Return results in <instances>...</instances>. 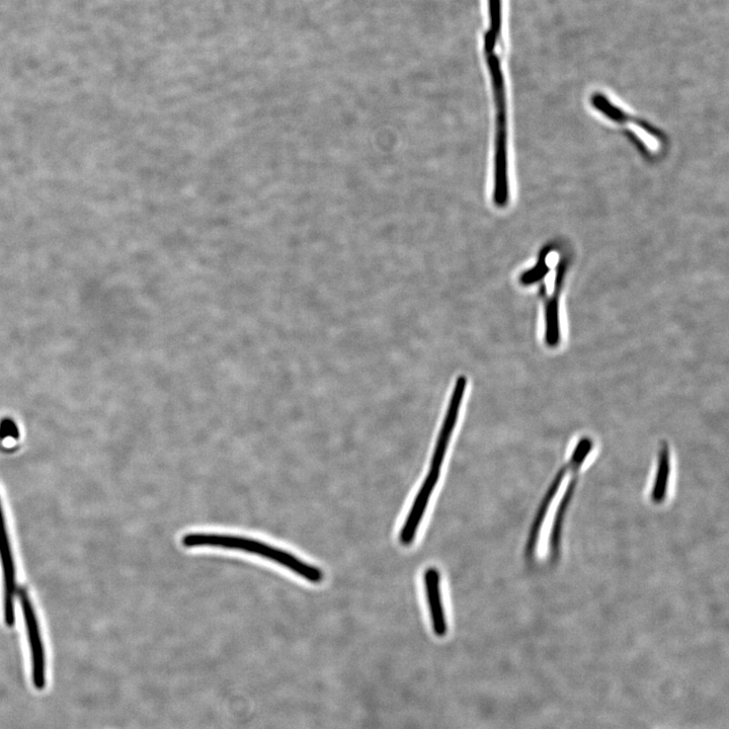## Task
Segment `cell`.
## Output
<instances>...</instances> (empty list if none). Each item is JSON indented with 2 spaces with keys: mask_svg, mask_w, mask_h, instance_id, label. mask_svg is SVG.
Returning <instances> with one entry per match:
<instances>
[{
  "mask_svg": "<svg viewBox=\"0 0 729 729\" xmlns=\"http://www.w3.org/2000/svg\"><path fill=\"white\" fill-rule=\"evenodd\" d=\"M465 389L466 379L461 376L458 378L452 392L447 414L435 446L428 473L399 532V542L404 547H409L415 542L420 526L424 521L428 507L439 483L449 443L459 416Z\"/></svg>",
  "mask_w": 729,
  "mask_h": 729,
  "instance_id": "1",
  "label": "cell"
},
{
  "mask_svg": "<svg viewBox=\"0 0 729 729\" xmlns=\"http://www.w3.org/2000/svg\"><path fill=\"white\" fill-rule=\"evenodd\" d=\"M182 544L186 548L210 547L254 554L285 567L313 585L321 584L324 579L322 571L317 566L301 560L286 550L256 539L216 533H189L182 538Z\"/></svg>",
  "mask_w": 729,
  "mask_h": 729,
  "instance_id": "2",
  "label": "cell"
},
{
  "mask_svg": "<svg viewBox=\"0 0 729 729\" xmlns=\"http://www.w3.org/2000/svg\"><path fill=\"white\" fill-rule=\"evenodd\" d=\"M483 52L490 71L496 109L493 201L498 208L503 209L510 201L506 81L498 48H483Z\"/></svg>",
  "mask_w": 729,
  "mask_h": 729,
  "instance_id": "3",
  "label": "cell"
},
{
  "mask_svg": "<svg viewBox=\"0 0 729 729\" xmlns=\"http://www.w3.org/2000/svg\"><path fill=\"white\" fill-rule=\"evenodd\" d=\"M591 102L593 107L603 116L625 128L627 135L642 153L650 158L658 157L664 153L667 142L661 131L629 115L600 93L595 94Z\"/></svg>",
  "mask_w": 729,
  "mask_h": 729,
  "instance_id": "4",
  "label": "cell"
},
{
  "mask_svg": "<svg viewBox=\"0 0 729 729\" xmlns=\"http://www.w3.org/2000/svg\"><path fill=\"white\" fill-rule=\"evenodd\" d=\"M19 597L30 644L33 684L37 690H43L46 686V660L37 616L27 592L20 589Z\"/></svg>",
  "mask_w": 729,
  "mask_h": 729,
  "instance_id": "5",
  "label": "cell"
},
{
  "mask_svg": "<svg viewBox=\"0 0 729 729\" xmlns=\"http://www.w3.org/2000/svg\"><path fill=\"white\" fill-rule=\"evenodd\" d=\"M0 560L3 564L5 583V620L7 626L12 627L15 623L16 569L2 504H0Z\"/></svg>",
  "mask_w": 729,
  "mask_h": 729,
  "instance_id": "6",
  "label": "cell"
},
{
  "mask_svg": "<svg viewBox=\"0 0 729 729\" xmlns=\"http://www.w3.org/2000/svg\"><path fill=\"white\" fill-rule=\"evenodd\" d=\"M424 587L433 632L443 638L448 633V621L442 598L441 574L437 567L430 566L425 571Z\"/></svg>",
  "mask_w": 729,
  "mask_h": 729,
  "instance_id": "7",
  "label": "cell"
},
{
  "mask_svg": "<svg viewBox=\"0 0 729 729\" xmlns=\"http://www.w3.org/2000/svg\"><path fill=\"white\" fill-rule=\"evenodd\" d=\"M20 432L17 424L11 419H5L0 423V440L4 441L8 438L18 440Z\"/></svg>",
  "mask_w": 729,
  "mask_h": 729,
  "instance_id": "8",
  "label": "cell"
}]
</instances>
